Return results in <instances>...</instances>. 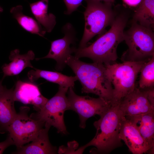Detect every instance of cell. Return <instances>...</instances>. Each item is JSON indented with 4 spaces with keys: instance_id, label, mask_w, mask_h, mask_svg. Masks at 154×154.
I'll return each instance as SVG.
<instances>
[{
    "instance_id": "obj_1",
    "label": "cell",
    "mask_w": 154,
    "mask_h": 154,
    "mask_svg": "<svg viewBox=\"0 0 154 154\" xmlns=\"http://www.w3.org/2000/svg\"><path fill=\"white\" fill-rule=\"evenodd\" d=\"M129 18L127 12L116 13L110 29L90 46L76 48L75 56L78 58H88L93 62L105 65L116 63L118 58L117 48L119 44L124 40V30Z\"/></svg>"
},
{
    "instance_id": "obj_2",
    "label": "cell",
    "mask_w": 154,
    "mask_h": 154,
    "mask_svg": "<svg viewBox=\"0 0 154 154\" xmlns=\"http://www.w3.org/2000/svg\"><path fill=\"white\" fill-rule=\"evenodd\" d=\"M66 64L70 68L80 82L82 93L95 94L112 103L113 88L104 64L86 63L72 55L67 58Z\"/></svg>"
},
{
    "instance_id": "obj_3",
    "label": "cell",
    "mask_w": 154,
    "mask_h": 154,
    "mask_svg": "<svg viewBox=\"0 0 154 154\" xmlns=\"http://www.w3.org/2000/svg\"><path fill=\"white\" fill-rule=\"evenodd\" d=\"M124 116L119 104L112 105L94 122L96 132L94 138L86 144L87 147L93 146L96 152L108 153L121 146L119 133Z\"/></svg>"
},
{
    "instance_id": "obj_4",
    "label": "cell",
    "mask_w": 154,
    "mask_h": 154,
    "mask_svg": "<svg viewBox=\"0 0 154 154\" xmlns=\"http://www.w3.org/2000/svg\"><path fill=\"white\" fill-rule=\"evenodd\" d=\"M133 22L130 28L124 31V40L128 48L121 59L123 62L148 60L154 55L153 29Z\"/></svg>"
},
{
    "instance_id": "obj_5",
    "label": "cell",
    "mask_w": 154,
    "mask_h": 154,
    "mask_svg": "<svg viewBox=\"0 0 154 154\" xmlns=\"http://www.w3.org/2000/svg\"><path fill=\"white\" fill-rule=\"evenodd\" d=\"M148 60L126 61L105 65L107 76L114 87L112 105L119 104L124 97L133 90L137 75Z\"/></svg>"
},
{
    "instance_id": "obj_6",
    "label": "cell",
    "mask_w": 154,
    "mask_h": 154,
    "mask_svg": "<svg viewBox=\"0 0 154 154\" xmlns=\"http://www.w3.org/2000/svg\"><path fill=\"white\" fill-rule=\"evenodd\" d=\"M87 5L84 12L85 27L79 48L86 46L88 42L111 25L116 15L111 3L93 0H85Z\"/></svg>"
},
{
    "instance_id": "obj_7",
    "label": "cell",
    "mask_w": 154,
    "mask_h": 154,
    "mask_svg": "<svg viewBox=\"0 0 154 154\" xmlns=\"http://www.w3.org/2000/svg\"><path fill=\"white\" fill-rule=\"evenodd\" d=\"M69 88L59 86L57 93L48 100L43 108L30 116L54 126L56 128L58 133L66 134L67 131L64 115L65 111L69 110V102L66 96Z\"/></svg>"
},
{
    "instance_id": "obj_8",
    "label": "cell",
    "mask_w": 154,
    "mask_h": 154,
    "mask_svg": "<svg viewBox=\"0 0 154 154\" xmlns=\"http://www.w3.org/2000/svg\"><path fill=\"white\" fill-rule=\"evenodd\" d=\"M29 107H21L8 130L17 149L32 141L45 123L29 116Z\"/></svg>"
},
{
    "instance_id": "obj_9",
    "label": "cell",
    "mask_w": 154,
    "mask_h": 154,
    "mask_svg": "<svg viewBox=\"0 0 154 154\" xmlns=\"http://www.w3.org/2000/svg\"><path fill=\"white\" fill-rule=\"evenodd\" d=\"M67 92L69 110L74 111L78 115L79 126L82 128H85L86 121L89 118L96 115L101 116L112 105L111 102L100 97L95 98L78 96L72 88H69Z\"/></svg>"
},
{
    "instance_id": "obj_10",
    "label": "cell",
    "mask_w": 154,
    "mask_h": 154,
    "mask_svg": "<svg viewBox=\"0 0 154 154\" xmlns=\"http://www.w3.org/2000/svg\"><path fill=\"white\" fill-rule=\"evenodd\" d=\"M72 27L67 23L64 27V35L62 38L51 42V47L48 54L42 58H36L37 60L41 59L51 58L56 62L55 69L62 70L65 66L66 61L72 53L74 52L76 48L70 47L75 41V33Z\"/></svg>"
},
{
    "instance_id": "obj_11",
    "label": "cell",
    "mask_w": 154,
    "mask_h": 154,
    "mask_svg": "<svg viewBox=\"0 0 154 154\" xmlns=\"http://www.w3.org/2000/svg\"><path fill=\"white\" fill-rule=\"evenodd\" d=\"M119 108L125 117H131L154 111L144 91L135 87L119 104Z\"/></svg>"
},
{
    "instance_id": "obj_12",
    "label": "cell",
    "mask_w": 154,
    "mask_h": 154,
    "mask_svg": "<svg viewBox=\"0 0 154 154\" xmlns=\"http://www.w3.org/2000/svg\"><path fill=\"white\" fill-rule=\"evenodd\" d=\"M13 97L15 101L31 104L37 111L43 108L48 100L41 94L37 85L20 80L17 82L14 87Z\"/></svg>"
},
{
    "instance_id": "obj_13",
    "label": "cell",
    "mask_w": 154,
    "mask_h": 154,
    "mask_svg": "<svg viewBox=\"0 0 154 154\" xmlns=\"http://www.w3.org/2000/svg\"><path fill=\"white\" fill-rule=\"evenodd\" d=\"M119 137L124 141L132 153H149L148 144L135 126L125 116L121 123Z\"/></svg>"
},
{
    "instance_id": "obj_14",
    "label": "cell",
    "mask_w": 154,
    "mask_h": 154,
    "mask_svg": "<svg viewBox=\"0 0 154 154\" xmlns=\"http://www.w3.org/2000/svg\"><path fill=\"white\" fill-rule=\"evenodd\" d=\"M51 127L45 123L44 126L40 130L36 137L31 143L17 149L15 153L19 154H56L57 149L50 143L48 131Z\"/></svg>"
},
{
    "instance_id": "obj_15",
    "label": "cell",
    "mask_w": 154,
    "mask_h": 154,
    "mask_svg": "<svg viewBox=\"0 0 154 154\" xmlns=\"http://www.w3.org/2000/svg\"><path fill=\"white\" fill-rule=\"evenodd\" d=\"M14 87L7 89L5 86L0 91V133L8 131V128L16 116L13 97Z\"/></svg>"
},
{
    "instance_id": "obj_16",
    "label": "cell",
    "mask_w": 154,
    "mask_h": 154,
    "mask_svg": "<svg viewBox=\"0 0 154 154\" xmlns=\"http://www.w3.org/2000/svg\"><path fill=\"white\" fill-rule=\"evenodd\" d=\"M137 129L147 143L149 153L153 154L154 149V111L131 117H125Z\"/></svg>"
},
{
    "instance_id": "obj_17",
    "label": "cell",
    "mask_w": 154,
    "mask_h": 154,
    "mask_svg": "<svg viewBox=\"0 0 154 154\" xmlns=\"http://www.w3.org/2000/svg\"><path fill=\"white\" fill-rule=\"evenodd\" d=\"M35 58V54L32 50H29L24 54H20L18 49L12 50L9 57L11 62L4 64L2 67L3 73V78L17 75L27 67L34 69L31 61Z\"/></svg>"
},
{
    "instance_id": "obj_18",
    "label": "cell",
    "mask_w": 154,
    "mask_h": 154,
    "mask_svg": "<svg viewBox=\"0 0 154 154\" xmlns=\"http://www.w3.org/2000/svg\"><path fill=\"white\" fill-rule=\"evenodd\" d=\"M29 71L27 75L29 80L34 82L40 78H42L47 81L56 83L59 86L68 88H74L75 82L78 80L76 76H68L61 73L34 68Z\"/></svg>"
},
{
    "instance_id": "obj_19",
    "label": "cell",
    "mask_w": 154,
    "mask_h": 154,
    "mask_svg": "<svg viewBox=\"0 0 154 154\" xmlns=\"http://www.w3.org/2000/svg\"><path fill=\"white\" fill-rule=\"evenodd\" d=\"M49 0H40L30 3L32 13L37 21L48 33H50L56 23V17L48 13Z\"/></svg>"
},
{
    "instance_id": "obj_20",
    "label": "cell",
    "mask_w": 154,
    "mask_h": 154,
    "mask_svg": "<svg viewBox=\"0 0 154 154\" xmlns=\"http://www.w3.org/2000/svg\"><path fill=\"white\" fill-rule=\"evenodd\" d=\"M23 6L18 5L11 8L10 12L19 25L24 30L31 33L44 37L46 31L41 25L33 18L24 14Z\"/></svg>"
},
{
    "instance_id": "obj_21",
    "label": "cell",
    "mask_w": 154,
    "mask_h": 154,
    "mask_svg": "<svg viewBox=\"0 0 154 154\" xmlns=\"http://www.w3.org/2000/svg\"><path fill=\"white\" fill-rule=\"evenodd\" d=\"M133 21L152 29L154 25V0H142L135 12Z\"/></svg>"
},
{
    "instance_id": "obj_22",
    "label": "cell",
    "mask_w": 154,
    "mask_h": 154,
    "mask_svg": "<svg viewBox=\"0 0 154 154\" xmlns=\"http://www.w3.org/2000/svg\"><path fill=\"white\" fill-rule=\"evenodd\" d=\"M140 72L139 88L143 90L154 87V55L144 63Z\"/></svg>"
},
{
    "instance_id": "obj_23",
    "label": "cell",
    "mask_w": 154,
    "mask_h": 154,
    "mask_svg": "<svg viewBox=\"0 0 154 154\" xmlns=\"http://www.w3.org/2000/svg\"><path fill=\"white\" fill-rule=\"evenodd\" d=\"M78 144L75 141L68 143L67 147L62 146L59 147L58 151L59 154H78L76 150L78 147Z\"/></svg>"
},
{
    "instance_id": "obj_24",
    "label": "cell",
    "mask_w": 154,
    "mask_h": 154,
    "mask_svg": "<svg viewBox=\"0 0 154 154\" xmlns=\"http://www.w3.org/2000/svg\"><path fill=\"white\" fill-rule=\"evenodd\" d=\"M67 8V11L64 12L66 14L70 15L82 5L83 0H63Z\"/></svg>"
},
{
    "instance_id": "obj_25",
    "label": "cell",
    "mask_w": 154,
    "mask_h": 154,
    "mask_svg": "<svg viewBox=\"0 0 154 154\" xmlns=\"http://www.w3.org/2000/svg\"><path fill=\"white\" fill-rule=\"evenodd\" d=\"M12 145H15L14 142L11 137L9 135L5 141L0 142V154H2L7 147Z\"/></svg>"
},
{
    "instance_id": "obj_26",
    "label": "cell",
    "mask_w": 154,
    "mask_h": 154,
    "mask_svg": "<svg viewBox=\"0 0 154 154\" xmlns=\"http://www.w3.org/2000/svg\"><path fill=\"white\" fill-rule=\"evenodd\" d=\"M142 90L144 92L150 104L154 107V87Z\"/></svg>"
},
{
    "instance_id": "obj_27",
    "label": "cell",
    "mask_w": 154,
    "mask_h": 154,
    "mask_svg": "<svg viewBox=\"0 0 154 154\" xmlns=\"http://www.w3.org/2000/svg\"><path fill=\"white\" fill-rule=\"evenodd\" d=\"M127 5L132 7L136 6L139 4L142 0H123Z\"/></svg>"
},
{
    "instance_id": "obj_28",
    "label": "cell",
    "mask_w": 154,
    "mask_h": 154,
    "mask_svg": "<svg viewBox=\"0 0 154 154\" xmlns=\"http://www.w3.org/2000/svg\"><path fill=\"white\" fill-rule=\"evenodd\" d=\"M97 1H103L104 3L112 4L114 2L115 0H93Z\"/></svg>"
},
{
    "instance_id": "obj_29",
    "label": "cell",
    "mask_w": 154,
    "mask_h": 154,
    "mask_svg": "<svg viewBox=\"0 0 154 154\" xmlns=\"http://www.w3.org/2000/svg\"><path fill=\"white\" fill-rule=\"evenodd\" d=\"M2 80L0 81V91L2 90L4 88V87L3 86L2 84Z\"/></svg>"
},
{
    "instance_id": "obj_30",
    "label": "cell",
    "mask_w": 154,
    "mask_h": 154,
    "mask_svg": "<svg viewBox=\"0 0 154 154\" xmlns=\"http://www.w3.org/2000/svg\"><path fill=\"white\" fill-rule=\"evenodd\" d=\"M3 11V8L0 5V13L2 12Z\"/></svg>"
}]
</instances>
